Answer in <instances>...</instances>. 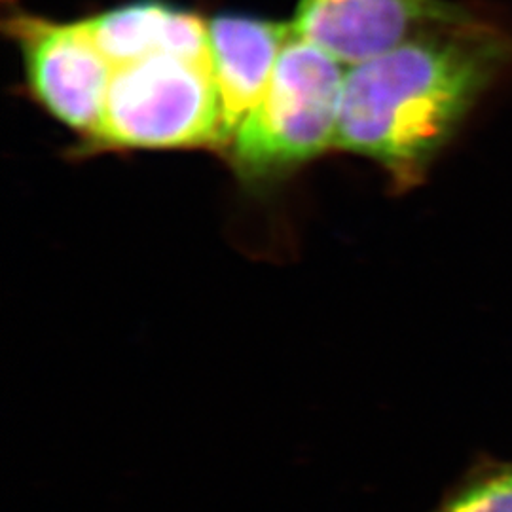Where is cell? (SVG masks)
<instances>
[{"mask_svg":"<svg viewBox=\"0 0 512 512\" xmlns=\"http://www.w3.org/2000/svg\"><path fill=\"white\" fill-rule=\"evenodd\" d=\"M512 63V38L469 16L353 65L336 150L380 165L397 192L425 183L480 97Z\"/></svg>","mask_w":512,"mask_h":512,"instance_id":"1","label":"cell"},{"mask_svg":"<svg viewBox=\"0 0 512 512\" xmlns=\"http://www.w3.org/2000/svg\"><path fill=\"white\" fill-rule=\"evenodd\" d=\"M346 74L342 63L293 33L226 158L241 183L270 186L336 148Z\"/></svg>","mask_w":512,"mask_h":512,"instance_id":"2","label":"cell"},{"mask_svg":"<svg viewBox=\"0 0 512 512\" xmlns=\"http://www.w3.org/2000/svg\"><path fill=\"white\" fill-rule=\"evenodd\" d=\"M224 145L211 61L156 54L114 69L101 122L80 150L224 152Z\"/></svg>","mask_w":512,"mask_h":512,"instance_id":"3","label":"cell"},{"mask_svg":"<svg viewBox=\"0 0 512 512\" xmlns=\"http://www.w3.org/2000/svg\"><path fill=\"white\" fill-rule=\"evenodd\" d=\"M18 44L27 88L42 109L88 141L101 122L114 67L88 21L61 23L14 10L4 21Z\"/></svg>","mask_w":512,"mask_h":512,"instance_id":"4","label":"cell"},{"mask_svg":"<svg viewBox=\"0 0 512 512\" xmlns=\"http://www.w3.org/2000/svg\"><path fill=\"white\" fill-rule=\"evenodd\" d=\"M469 16L446 0H300L291 25L296 37L353 67Z\"/></svg>","mask_w":512,"mask_h":512,"instance_id":"5","label":"cell"},{"mask_svg":"<svg viewBox=\"0 0 512 512\" xmlns=\"http://www.w3.org/2000/svg\"><path fill=\"white\" fill-rule=\"evenodd\" d=\"M209 27V61L219 90L224 150L266 92L293 25L247 14H219Z\"/></svg>","mask_w":512,"mask_h":512,"instance_id":"6","label":"cell"},{"mask_svg":"<svg viewBox=\"0 0 512 512\" xmlns=\"http://www.w3.org/2000/svg\"><path fill=\"white\" fill-rule=\"evenodd\" d=\"M86 21L114 69L156 54L209 61L207 23L169 0H129Z\"/></svg>","mask_w":512,"mask_h":512,"instance_id":"7","label":"cell"},{"mask_svg":"<svg viewBox=\"0 0 512 512\" xmlns=\"http://www.w3.org/2000/svg\"><path fill=\"white\" fill-rule=\"evenodd\" d=\"M431 512H512V461L476 458Z\"/></svg>","mask_w":512,"mask_h":512,"instance_id":"8","label":"cell"}]
</instances>
